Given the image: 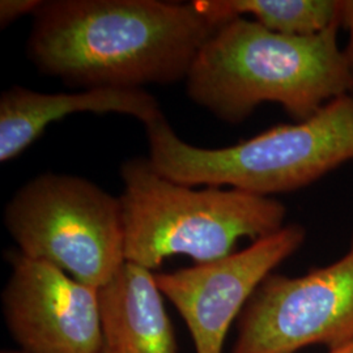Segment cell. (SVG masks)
<instances>
[{
  "instance_id": "8992f818",
  "label": "cell",
  "mask_w": 353,
  "mask_h": 353,
  "mask_svg": "<svg viewBox=\"0 0 353 353\" xmlns=\"http://www.w3.org/2000/svg\"><path fill=\"white\" fill-rule=\"evenodd\" d=\"M232 353L328 351L353 341V237L338 261L301 276L271 274L243 307Z\"/></svg>"
},
{
  "instance_id": "9c48e42d",
  "label": "cell",
  "mask_w": 353,
  "mask_h": 353,
  "mask_svg": "<svg viewBox=\"0 0 353 353\" xmlns=\"http://www.w3.org/2000/svg\"><path fill=\"white\" fill-rule=\"evenodd\" d=\"M75 113L125 114L144 126L164 117L156 97L144 89H83L52 94L14 85L0 96V161L17 157L50 123Z\"/></svg>"
},
{
  "instance_id": "277c9868",
  "label": "cell",
  "mask_w": 353,
  "mask_h": 353,
  "mask_svg": "<svg viewBox=\"0 0 353 353\" xmlns=\"http://www.w3.org/2000/svg\"><path fill=\"white\" fill-rule=\"evenodd\" d=\"M121 176L126 262L151 271L173 255L196 265L214 262L230 255L242 239L261 240L285 225L287 208L275 198L195 190L160 174L145 157L127 160Z\"/></svg>"
},
{
  "instance_id": "4fadbf2b",
  "label": "cell",
  "mask_w": 353,
  "mask_h": 353,
  "mask_svg": "<svg viewBox=\"0 0 353 353\" xmlns=\"http://www.w3.org/2000/svg\"><path fill=\"white\" fill-rule=\"evenodd\" d=\"M339 23L348 33V42L344 57L348 64L353 90V0H339Z\"/></svg>"
},
{
  "instance_id": "7a4b0ae2",
  "label": "cell",
  "mask_w": 353,
  "mask_h": 353,
  "mask_svg": "<svg viewBox=\"0 0 353 353\" xmlns=\"http://www.w3.org/2000/svg\"><path fill=\"white\" fill-rule=\"evenodd\" d=\"M341 24L313 36L271 32L246 17L223 23L204 43L186 77L191 101L227 123H241L265 102L296 122L352 93Z\"/></svg>"
},
{
  "instance_id": "30bf717a",
  "label": "cell",
  "mask_w": 353,
  "mask_h": 353,
  "mask_svg": "<svg viewBox=\"0 0 353 353\" xmlns=\"http://www.w3.org/2000/svg\"><path fill=\"white\" fill-rule=\"evenodd\" d=\"M99 353H178L174 327L151 270L126 262L99 290Z\"/></svg>"
},
{
  "instance_id": "9a60e30c",
  "label": "cell",
  "mask_w": 353,
  "mask_h": 353,
  "mask_svg": "<svg viewBox=\"0 0 353 353\" xmlns=\"http://www.w3.org/2000/svg\"><path fill=\"white\" fill-rule=\"evenodd\" d=\"M1 353H24L21 352V351H3Z\"/></svg>"
},
{
  "instance_id": "8fae6325",
  "label": "cell",
  "mask_w": 353,
  "mask_h": 353,
  "mask_svg": "<svg viewBox=\"0 0 353 353\" xmlns=\"http://www.w3.org/2000/svg\"><path fill=\"white\" fill-rule=\"evenodd\" d=\"M195 1L220 24L234 17L252 16L265 29L287 36H313L339 23V0Z\"/></svg>"
},
{
  "instance_id": "52a82bcc",
  "label": "cell",
  "mask_w": 353,
  "mask_h": 353,
  "mask_svg": "<svg viewBox=\"0 0 353 353\" xmlns=\"http://www.w3.org/2000/svg\"><path fill=\"white\" fill-rule=\"evenodd\" d=\"M306 240L300 224H287L225 258L154 274L159 290L183 318L196 353H223L232 323L272 271Z\"/></svg>"
},
{
  "instance_id": "5b68a950",
  "label": "cell",
  "mask_w": 353,
  "mask_h": 353,
  "mask_svg": "<svg viewBox=\"0 0 353 353\" xmlns=\"http://www.w3.org/2000/svg\"><path fill=\"white\" fill-rule=\"evenodd\" d=\"M4 224L23 255L97 290L126 263L121 199L83 176L28 181L7 203Z\"/></svg>"
},
{
  "instance_id": "ba28073f",
  "label": "cell",
  "mask_w": 353,
  "mask_h": 353,
  "mask_svg": "<svg viewBox=\"0 0 353 353\" xmlns=\"http://www.w3.org/2000/svg\"><path fill=\"white\" fill-rule=\"evenodd\" d=\"M1 293L4 321L24 353H99V290L21 252Z\"/></svg>"
},
{
  "instance_id": "7c38bea8",
  "label": "cell",
  "mask_w": 353,
  "mask_h": 353,
  "mask_svg": "<svg viewBox=\"0 0 353 353\" xmlns=\"http://www.w3.org/2000/svg\"><path fill=\"white\" fill-rule=\"evenodd\" d=\"M41 0H1L0 1V26L12 24L26 14H32L37 11Z\"/></svg>"
},
{
  "instance_id": "6da1fadb",
  "label": "cell",
  "mask_w": 353,
  "mask_h": 353,
  "mask_svg": "<svg viewBox=\"0 0 353 353\" xmlns=\"http://www.w3.org/2000/svg\"><path fill=\"white\" fill-rule=\"evenodd\" d=\"M220 26L195 0H41L26 51L71 87L143 89L186 80Z\"/></svg>"
},
{
  "instance_id": "3957f363",
  "label": "cell",
  "mask_w": 353,
  "mask_h": 353,
  "mask_svg": "<svg viewBox=\"0 0 353 353\" xmlns=\"http://www.w3.org/2000/svg\"><path fill=\"white\" fill-rule=\"evenodd\" d=\"M150 161L185 186H229L262 196L313 185L353 161V94L328 102L301 122L271 127L225 148H199L181 139L165 117L145 126Z\"/></svg>"
},
{
  "instance_id": "5bb4252c",
  "label": "cell",
  "mask_w": 353,
  "mask_h": 353,
  "mask_svg": "<svg viewBox=\"0 0 353 353\" xmlns=\"http://www.w3.org/2000/svg\"><path fill=\"white\" fill-rule=\"evenodd\" d=\"M327 353H353V341L347 344V345H344V347H341V348H338V350L328 351Z\"/></svg>"
}]
</instances>
